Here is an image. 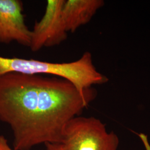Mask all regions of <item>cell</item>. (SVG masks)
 Here are the masks:
<instances>
[{"instance_id": "obj_6", "label": "cell", "mask_w": 150, "mask_h": 150, "mask_svg": "<svg viewBox=\"0 0 150 150\" xmlns=\"http://www.w3.org/2000/svg\"><path fill=\"white\" fill-rule=\"evenodd\" d=\"M104 5L103 0L64 1L62 18L67 32H75L79 27L88 23Z\"/></svg>"}, {"instance_id": "obj_1", "label": "cell", "mask_w": 150, "mask_h": 150, "mask_svg": "<svg viewBox=\"0 0 150 150\" xmlns=\"http://www.w3.org/2000/svg\"><path fill=\"white\" fill-rule=\"evenodd\" d=\"M97 95L93 87L81 93L58 77L6 73L0 76V121L11 129L15 150L61 143L66 125Z\"/></svg>"}, {"instance_id": "obj_7", "label": "cell", "mask_w": 150, "mask_h": 150, "mask_svg": "<svg viewBox=\"0 0 150 150\" xmlns=\"http://www.w3.org/2000/svg\"><path fill=\"white\" fill-rule=\"evenodd\" d=\"M0 150H15L11 148L8 140L4 135H0Z\"/></svg>"}, {"instance_id": "obj_2", "label": "cell", "mask_w": 150, "mask_h": 150, "mask_svg": "<svg viewBox=\"0 0 150 150\" xmlns=\"http://www.w3.org/2000/svg\"><path fill=\"white\" fill-rule=\"evenodd\" d=\"M8 72L58 77L69 81L81 93L109 81L107 76L97 70L89 51L85 52L75 61L63 63L0 56V76Z\"/></svg>"}, {"instance_id": "obj_9", "label": "cell", "mask_w": 150, "mask_h": 150, "mask_svg": "<svg viewBox=\"0 0 150 150\" xmlns=\"http://www.w3.org/2000/svg\"><path fill=\"white\" fill-rule=\"evenodd\" d=\"M138 135H139V139H141V141H142L146 150H150V145L149 142V141H148L147 136L144 134H142V133H140Z\"/></svg>"}, {"instance_id": "obj_3", "label": "cell", "mask_w": 150, "mask_h": 150, "mask_svg": "<svg viewBox=\"0 0 150 150\" xmlns=\"http://www.w3.org/2000/svg\"><path fill=\"white\" fill-rule=\"evenodd\" d=\"M118 136L94 117L76 116L64 126L61 144L64 150H117Z\"/></svg>"}, {"instance_id": "obj_4", "label": "cell", "mask_w": 150, "mask_h": 150, "mask_svg": "<svg viewBox=\"0 0 150 150\" xmlns=\"http://www.w3.org/2000/svg\"><path fill=\"white\" fill-rule=\"evenodd\" d=\"M64 0H49L42 18L36 22L31 31L29 47L35 52L44 47L59 45L67 38V33L62 18Z\"/></svg>"}, {"instance_id": "obj_8", "label": "cell", "mask_w": 150, "mask_h": 150, "mask_svg": "<svg viewBox=\"0 0 150 150\" xmlns=\"http://www.w3.org/2000/svg\"><path fill=\"white\" fill-rule=\"evenodd\" d=\"M45 145L47 150H64L60 143H46Z\"/></svg>"}, {"instance_id": "obj_5", "label": "cell", "mask_w": 150, "mask_h": 150, "mask_svg": "<svg viewBox=\"0 0 150 150\" xmlns=\"http://www.w3.org/2000/svg\"><path fill=\"white\" fill-rule=\"evenodd\" d=\"M22 7L21 1L0 0V43L16 41L29 47L31 31L25 23Z\"/></svg>"}]
</instances>
